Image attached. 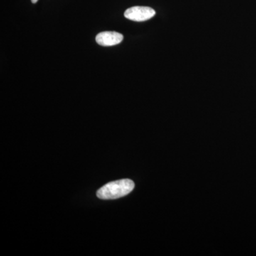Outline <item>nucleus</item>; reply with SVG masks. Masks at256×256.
Returning a JSON list of instances; mask_svg holds the SVG:
<instances>
[{"mask_svg":"<svg viewBox=\"0 0 256 256\" xmlns=\"http://www.w3.org/2000/svg\"><path fill=\"white\" fill-rule=\"evenodd\" d=\"M134 183L129 178L106 184L98 190L97 196L100 200H116L128 195L134 190Z\"/></svg>","mask_w":256,"mask_h":256,"instance_id":"obj_1","label":"nucleus"},{"mask_svg":"<svg viewBox=\"0 0 256 256\" xmlns=\"http://www.w3.org/2000/svg\"><path fill=\"white\" fill-rule=\"evenodd\" d=\"M38 1V0H32V2L33 3V4H35V3H36Z\"/></svg>","mask_w":256,"mask_h":256,"instance_id":"obj_4","label":"nucleus"},{"mask_svg":"<svg viewBox=\"0 0 256 256\" xmlns=\"http://www.w3.org/2000/svg\"><path fill=\"white\" fill-rule=\"evenodd\" d=\"M156 12L149 6H136L129 8L124 12V18L134 22H144L150 20Z\"/></svg>","mask_w":256,"mask_h":256,"instance_id":"obj_2","label":"nucleus"},{"mask_svg":"<svg viewBox=\"0 0 256 256\" xmlns=\"http://www.w3.org/2000/svg\"><path fill=\"white\" fill-rule=\"evenodd\" d=\"M124 35L116 32H104L96 37V41L102 46H112L119 44L124 40Z\"/></svg>","mask_w":256,"mask_h":256,"instance_id":"obj_3","label":"nucleus"}]
</instances>
